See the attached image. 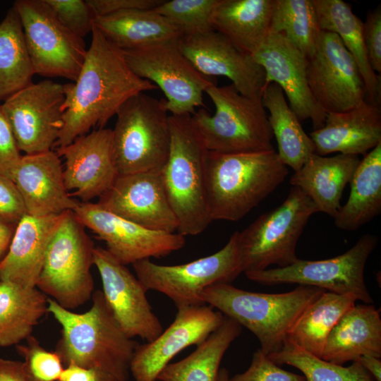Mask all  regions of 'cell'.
Listing matches in <instances>:
<instances>
[{
  "label": "cell",
  "mask_w": 381,
  "mask_h": 381,
  "mask_svg": "<svg viewBox=\"0 0 381 381\" xmlns=\"http://www.w3.org/2000/svg\"><path fill=\"white\" fill-rule=\"evenodd\" d=\"M64 85L44 80L13 93L1 104L20 151L52 150L63 126Z\"/></svg>",
  "instance_id": "obj_14"
},
{
  "label": "cell",
  "mask_w": 381,
  "mask_h": 381,
  "mask_svg": "<svg viewBox=\"0 0 381 381\" xmlns=\"http://www.w3.org/2000/svg\"><path fill=\"white\" fill-rule=\"evenodd\" d=\"M58 381H116L109 374L97 368H83L75 364L65 366Z\"/></svg>",
  "instance_id": "obj_47"
},
{
  "label": "cell",
  "mask_w": 381,
  "mask_h": 381,
  "mask_svg": "<svg viewBox=\"0 0 381 381\" xmlns=\"http://www.w3.org/2000/svg\"><path fill=\"white\" fill-rule=\"evenodd\" d=\"M267 356L277 365L296 368L303 373L306 381H344L349 373V366L326 361L287 339L280 350Z\"/></svg>",
  "instance_id": "obj_39"
},
{
  "label": "cell",
  "mask_w": 381,
  "mask_h": 381,
  "mask_svg": "<svg viewBox=\"0 0 381 381\" xmlns=\"http://www.w3.org/2000/svg\"><path fill=\"white\" fill-rule=\"evenodd\" d=\"M171 142L161 176L170 205L179 223L177 233L195 236L212 222L206 188L207 149L191 115L169 117Z\"/></svg>",
  "instance_id": "obj_5"
},
{
  "label": "cell",
  "mask_w": 381,
  "mask_h": 381,
  "mask_svg": "<svg viewBox=\"0 0 381 381\" xmlns=\"http://www.w3.org/2000/svg\"><path fill=\"white\" fill-rule=\"evenodd\" d=\"M179 38L123 51L131 71L163 91L168 111L172 115H192L195 107L205 106L203 93L207 87L217 83L214 78L200 73L183 54Z\"/></svg>",
  "instance_id": "obj_12"
},
{
  "label": "cell",
  "mask_w": 381,
  "mask_h": 381,
  "mask_svg": "<svg viewBox=\"0 0 381 381\" xmlns=\"http://www.w3.org/2000/svg\"><path fill=\"white\" fill-rule=\"evenodd\" d=\"M205 93L215 106L210 114L200 109L191 115L208 151L236 153L274 150L272 132L261 98L241 95L231 84H212Z\"/></svg>",
  "instance_id": "obj_6"
},
{
  "label": "cell",
  "mask_w": 381,
  "mask_h": 381,
  "mask_svg": "<svg viewBox=\"0 0 381 381\" xmlns=\"http://www.w3.org/2000/svg\"><path fill=\"white\" fill-rule=\"evenodd\" d=\"M183 54L202 74L212 78H228L243 95L262 98L266 85L263 68L253 56L236 47L214 30L181 36L179 39Z\"/></svg>",
  "instance_id": "obj_20"
},
{
  "label": "cell",
  "mask_w": 381,
  "mask_h": 381,
  "mask_svg": "<svg viewBox=\"0 0 381 381\" xmlns=\"http://www.w3.org/2000/svg\"><path fill=\"white\" fill-rule=\"evenodd\" d=\"M94 26L123 51L181 37V32L153 10H133L96 17Z\"/></svg>",
  "instance_id": "obj_30"
},
{
  "label": "cell",
  "mask_w": 381,
  "mask_h": 381,
  "mask_svg": "<svg viewBox=\"0 0 381 381\" xmlns=\"http://www.w3.org/2000/svg\"><path fill=\"white\" fill-rule=\"evenodd\" d=\"M165 99L145 92L125 102L112 130V154L118 174L161 171L170 149Z\"/></svg>",
  "instance_id": "obj_7"
},
{
  "label": "cell",
  "mask_w": 381,
  "mask_h": 381,
  "mask_svg": "<svg viewBox=\"0 0 381 381\" xmlns=\"http://www.w3.org/2000/svg\"><path fill=\"white\" fill-rule=\"evenodd\" d=\"M105 210L145 228L176 233L179 223L161 171L118 174L97 202Z\"/></svg>",
  "instance_id": "obj_19"
},
{
  "label": "cell",
  "mask_w": 381,
  "mask_h": 381,
  "mask_svg": "<svg viewBox=\"0 0 381 381\" xmlns=\"http://www.w3.org/2000/svg\"><path fill=\"white\" fill-rule=\"evenodd\" d=\"M59 21L77 36L91 33L96 18L84 0H44Z\"/></svg>",
  "instance_id": "obj_41"
},
{
  "label": "cell",
  "mask_w": 381,
  "mask_h": 381,
  "mask_svg": "<svg viewBox=\"0 0 381 381\" xmlns=\"http://www.w3.org/2000/svg\"><path fill=\"white\" fill-rule=\"evenodd\" d=\"M322 30L336 34L353 57L364 81L366 99L380 104L381 83L371 68L363 42V22L341 0H313Z\"/></svg>",
  "instance_id": "obj_29"
},
{
  "label": "cell",
  "mask_w": 381,
  "mask_h": 381,
  "mask_svg": "<svg viewBox=\"0 0 381 381\" xmlns=\"http://www.w3.org/2000/svg\"><path fill=\"white\" fill-rule=\"evenodd\" d=\"M81 70L74 83L64 85L63 126L54 147L71 144L95 126L104 128L131 97L156 90L128 66L124 52L95 26Z\"/></svg>",
  "instance_id": "obj_1"
},
{
  "label": "cell",
  "mask_w": 381,
  "mask_h": 381,
  "mask_svg": "<svg viewBox=\"0 0 381 381\" xmlns=\"http://www.w3.org/2000/svg\"><path fill=\"white\" fill-rule=\"evenodd\" d=\"M22 155L0 104V175L13 180Z\"/></svg>",
  "instance_id": "obj_44"
},
{
  "label": "cell",
  "mask_w": 381,
  "mask_h": 381,
  "mask_svg": "<svg viewBox=\"0 0 381 381\" xmlns=\"http://www.w3.org/2000/svg\"><path fill=\"white\" fill-rule=\"evenodd\" d=\"M0 381H25L22 361L0 358Z\"/></svg>",
  "instance_id": "obj_48"
},
{
  "label": "cell",
  "mask_w": 381,
  "mask_h": 381,
  "mask_svg": "<svg viewBox=\"0 0 381 381\" xmlns=\"http://www.w3.org/2000/svg\"><path fill=\"white\" fill-rule=\"evenodd\" d=\"M344 381H373V379L358 361H354L349 366V373Z\"/></svg>",
  "instance_id": "obj_51"
},
{
  "label": "cell",
  "mask_w": 381,
  "mask_h": 381,
  "mask_svg": "<svg viewBox=\"0 0 381 381\" xmlns=\"http://www.w3.org/2000/svg\"><path fill=\"white\" fill-rule=\"evenodd\" d=\"M274 0H219L212 28L236 47L252 56L270 33Z\"/></svg>",
  "instance_id": "obj_28"
},
{
  "label": "cell",
  "mask_w": 381,
  "mask_h": 381,
  "mask_svg": "<svg viewBox=\"0 0 381 381\" xmlns=\"http://www.w3.org/2000/svg\"><path fill=\"white\" fill-rule=\"evenodd\" d=\"M35 74L75 81L87 49L83 38L66 28L44 0L13 3Z\"/></svg>",
  "instance_id": "obj_13"
},
{
  "label": "cell",
  "mask_w": 381,
  "mask_h": 381,
  "mask_svg": "<svg viewBox=\"0 0 381 381\" xmlns=\"http://www.w3.org/2000/svg\"><path fill=\"white\" fill-rule=\"evenodd\" d=\"M93 262L101 277L104 298L126 334L146 342L156 339L163 327L141 282L106 248L95 247Z\"/></svg>",
  "instance_id": "obj_17"
},
{
  "label": "cell",
  "mask_w": 381,
  "mask_h": 381,
  "mask_svg": "<svg viewBox=\"0 0 381 381\" xmlns=\"http://www.w3.org/2000/svg\"><path fill=\"white\" fill-rule=\"evenodd\" d=\"M90 308L77 313L48 297V313L61 326L55 352L64 365L97 368L116 381H127L138 342L121 329L102 291H95Z\"/></svg>",
  "instance_id": "obj_2"
},
{
  "label": "cell",
  "mask_w": 381,
  "mask_h": 381,
  "mask_svg": "<svg viewBox=\"0 0 381 381\" xmlns=\"http://www.w3.org/2000/svg\"><path fill=\"white\" fill-rule=\"evenodd\" d=\"M318 212L301 189L292 186L284 202L258 217L238 239L243 272L261 271L270 265L284 267L296 262L298 241L309 219Z\"/></svg>",
  "instance_id": "obj_9"
},
{
  "label": "cell",
  "mask_w": 381,
  "mask_h": 381,
  "mask_svg": "<svg viewBox=\"0 0 381 381\" xmlns=\"http://www.w3.org/2000/svg\"><path fill=\"white\" fill-rule=\"evenodd\" d=\"M34 75L23 27L13 6L0 23V101L32 83Z\"/></svg>",
  "instance_id": "obj_36"
},
{
  "label": "cell",
  "mask_w": 381,
  "mask_h": 381,
  "mask_svg": "<svg viewBox=\"0 0 381 381\" xmlns=\"http://www.w3.org/2000/svg\"><path fill=\"white\" fill-rule=\"evenodd\" d=\"M177 309L173 322L156 339L138 345L130 366L135 381H157L176 355L189 346L199 345L224 320L221 312L207 305Z\"/></svg>",
  "instance_id": "obj_18"
},
{
  "label": "cell",
  "mask_w": 381,
  "mask_h": 381,
  "mask_svg": "<svg viewBox=\"0 0 381 381\" xmlns=\"http://www.w3.org/2000/svg\"><path fill=\"white\" fill-rule=\"evenodd\" d=\"M235 231L217 252L193 261L176 265L156 264L144 259L133 264L137 278L145 289L168 296L177 308L206 305L202 291L217 284H231L243 272Z\"/></svg>",
  "instance_id": "obj_10"
},
{
  "label": "cell",
  "mask_w": 381,
  "mask_h": 381,
  "mask_svg": "<svg viewBox=\"0 0 381 381\" xmlns=\"http://www.w3.org/2000/svg\"><path fill=\"white\" fill-rule=\"evenodd\" d=\"M361 159L358 155L313 154L290 178L292 186L301 189L321 212L334 217L341 207V198Z\"/></svg>",
  "instance_id": "obj_26"
},
{
  "label": "cell",
  "mask_w": 381,
  "mask_h": 381,
  "mask_svg": "<svg viewBox=\"0 0 381 381\" xmlns=\"http://www.w3.org/2000/svg\"><path fill=\"white\" fill-rule=\"evenodd\" d=\"M363 42L372 69L381 73V8L368 11L363 22Z\"/></svg>",
  "instance_id": "obj_45"
},
{
  "label": "cell",
  "mask_w": 381,
  "mask_h": 381,
  "mask_svg": "<svg viewBox=\"0 0 381 381\" xmlns=\"http://www.w3.org/2000/svg\"><path fill=\"white\" fill-rule=\"evenodd\" d=\"M229 381H306L303 375L279 368L260 349L256 350L249 368L243 373L229 377Z\"/></svg>",
  "instance_id": "obj_42"
},
{
  "label": "cell",
  "mask_w": 381,
  "mask_h": 381,
  "mask_svg": "<svg viewBox=\"0 0 381 381\" xmlns=\"http://www.w3.org/2000/svg\"><path fill=\"white\" fill-rule=\"evenodd\" d=\"M78 220L106 243V250L123 265L162 258L182 248L185 236L154 231L121 217L97 202H79L73 210Z\"/></svg>",
  "instance_id": "obj_16"
},
{
  "label": "cell",
  "mask_w": 381,
  "mask_h": 381,
  "mask_svg": "<svg viewBox=\"0 0 381 381\" xmlns=\"http://www.w3.org/2000/svg\"><path fill=\"white\" fill-rule=\"evenodd\" d=\"M349 183L348 200L334 217L344 231L357 230L381 212V143L361 159Z\"/></svg>",
  "instance_id": "obj_31"
},
{
  "label": "cell",
  "mask_w": 381,
  "mask_h": 381,
  "mask_svg": "<svg viewBox=\"0 0 381 381\" xmlns=\"http://www.w3.org/2000/svg\"><path fill=\"white\" fill-rule=\"evenodd\" d=\"M85 228L73 211L62 214L36 285L49 298L71 310L84 305L95 291L90 268L95 246Z\"/></svg>",
  "instance_id": "obj_8"
},
{
  "label": "cell",
  "mask_w": 381,
  "mask_h": 381,
  "mask_svg": "<svg viewBox=\"0 0 381 381\" xmlns=\"http://www.w3.org/2000/svg\"><path fill=\"white\" fill-rule=\"evenodd\" d=\"M229 377L228 370L224 368H220L217 381H229Z\"/></svg>",
  "instance_id": "obj_52"
},
{
  "label": "cell",
  "mask_w": 381,
  "mask_h": 381,
  "mask_svg": "<svg viewBox=\"0 0 381 381\" xmlns=\"http://www.w3.org/2000/svg\"><path fill=\"white\" fill-rule=\"evenodd\" d=\"M13 181L29 215H59L78 205L65 187L61 161L53 150L22 155Z\"/></svg>",
  "instance_id": "obj_23"
},
{
  "label": "cell",
  "mask_w": 381,
  "mask_h": 381,
  "mask_svg": "<svg viewBox=\"0 0 381 381\" xmlns=\"http://www.w3.org/2000/svg\"><path fill=\"white\" fill-rule=\"evenodd\" d=\"M363 368L370 373L376 381H381V361L380 358L371 355H364L357 361Z\"/></svg>",
  "instance_id": "obj_49"
},
{
  "label": "cell",
  "mask_w": 381,
  "mask_h": 381,
  "mask_svg": "<svg viewBox=\"0 0 381 381\" xmlns=\"http://www.w3.org/2000/svg\"><path fill=\"white\" fill-rule=\"evenodd\" d=\"M325 291L299 285L285 293L267 294L217 284L202 291V299L249 329L258 339L260 349L269 355L280 350L298 318Z\"/></svg>",
  "instance_id": "obj_4"
},
{
  "label": "cell",
  "mask_w": 381,
  "mask_h": 381,
  "mask_svg": "<svg viewBox=\"0 0 381 381\" xmlns=\"http://www.w3.org/2000/svg\"><path fill=\"white\" fill-rule=\"evenodd\" d=\"M357 301L353 294L325 291L303 312L286 339L321 358L329 332Z\"/></svg>",
  "instance_id": "obj_35"
},
{
  "label": "cell",
  "mask_w": 381,
  "mask_h": 381,
  "mask_svg": "<svg viewBox=\"0 0 381 381\" xmlns=\"http://www.w3.org/2000/svg\"><path fill=\"white\" fill-rule=\"evenodd\" d=\"M307 59L310 89L326 113L346 111L366 100L359 68L336 34L322 30L315 51Z\"/></svg>",
  "instance_id": "obj_15"
},
{
  "label": "cell",
  "mask_w": 381,
  "mask_h": 381,
  "mask_svg": "<svg viewBox=\"0 0 381 381\" xmlns=\"http://www.w3.org/2000/svg\"><path fill=\"white\" fill-rule=\"evenodd\" d=\"M96 17L133 10H152L164 0H86Z\"/></svg>",
  "instance_id": "obj_46"
},
{
  "label": "cell",
  "mask_w": 381,
  "mask_h": 381,
  "mask_svg": "<svg viewBox=\"0 0 381 381\" xmlns=\"http://www.w3.org/2000/svg\"><path fill=\"white\" fill-rule=\"evenodd\" d=\"M309 135L319 155H365L381 143L380 104L366 99L348 111L326 113L324 126Z\"/></svg>",
  "instance_id": "obj_24"
},
{
  "label": "cell",
  "mask_w": 381,
  "mask_h": 381,
  "mask_svg": "<svg viewBox=\"0 0 381 381\" xmlns=\"http://www.w3.org/2000/svg\"><path fill=\"white\" fill-rule=\"evenodd\" d=\"M65 159L66 190L83 202L101 197L113 184L118 173L112 154V130L99 128L81 135L71 144L57 147Z\"/></svg>",
  "instance_id": "obj_22"
},
{
  "label": "cell",
  "mask_w": 381,
  "mask_h": 381,
  "mask_svg": "<svg viewBox=\"0 0 381 381\" xmlns=\"http://www.w3.org/2000/svg\"><path fill=\"white\" fill-rule=\"evenodd\" d=\"M263 68L266 85H278L300 121L310 119L314 130L324 126L326 112L313 97L307 79L308 59L284 35L270 33L253 56Z\"/></svg>",
  "instance_id": "obj_21"
},
{
  "label": "cell",
  "mask_w": 381,
  "mask_h": 381,
  "mask_svg": "<svg viewBox=\"0 0 381 381\" xmlns=\"http://www.w3.org/2000/svg\"><path fill=\"white\" fill-rule=\"evenodd\" d=\"M62 214L23 216L16 227L8 251L0 264V281L11 282L26 288L36 287L48 246Z\"/></svg>",
  "instance_id": "obj_25"
},
{
  "label": "cell",
  "mask_w": 381,
  "mask_h": 381,
  "mask_svg": "<svg viewBox=\"0 0 381 381\" xmlns=\"http://www.w3.org/2000/svg\"><path fill=\"white\" fill-rule=\"evenodd\" d=\"M262 103L269 112V123L277 143L282 162L294 171L299 170L315 153V145L290 108L281 87L271 83L265 85Z\"/></svg>",
  "instance_id": "obj_32"
},
{
  "label": "cell",
  "mask_w": 381,
  "mask_h": 381,
  "mask_svg": "<svg viewBox=\"0 0 381 381\" xmlns=\"http://www.w3.org/2000/svg\"><path fill=\"white\" fill-rule=\"evenodd\" d=\"M48 313V297L37 287L0 281V347L19 344Z\"/></svg>",
  "instance_id": "obj_33"
},
{
  "label": "cell",
  "mask_w": 381,
  "mask_h": 381,
  "mask_svg": "<svg viewBox=\"0 0 381 381\" xmlns=\"http://www.w3.org/2000/svg\"><path fill=\"white\" fill-rule=\"evenodd\" d=\"M26 214L23 198L13 181L0 175V224L16 227Z\"/></svg>",
  "instance_id": "obj_43"
},
{
  "label": "cell",
  "mask_w": 381,
  "mask_h": 381,
  "mask_svg": "<svg viewBox=\"0 0 381 381\" xmlns=\"http://www.w3.org/2000/svg\"><path fill=\"white\" fill-rule=\"evenodd\" d=\"M364 355L381 357L380 310L372 304H355L329 332L321 358L343 365Z\"/></svg>",
  "instance_id": "obj_27"
},
{
  "label": "cell",
  "mask_w": 381,
  "mask_h": 381,
  "mask_svg": "<svg viewBox=\"0 0 381 381\" xmlns=\"http://www.w3.org/2000/svg\"><path fill=\"white\" fill-rule=\"evenodd\" d=\"M321 32L313 0H274L270 33L284 35L306 58L315 51Z\"/></svg>",
  "instance_id": "obj_37"
},
{
  "label": "cell",
  "mask_w": 381,
  "mask_h": 381,
  "mask_svg": "<svg viewBox=\"0 0 381 381\" xmlns=\"http://www.w3.org/2000/svg\"><path fill=\"white\" fill-rule=\"evenodd\" d=\"M378 243L373 234L362 236L345 253L329 259H298L284 267L246 272L250 280L263 285L297 284L325 289L337 294H353L358 301L373 303L364 279L366 262Z\"/></svg>",
  "instance_id": "obj_11"
},
{
  "label": "cell",
  "mask_w": 381,
  "mask_h": 381,
  "mask_svg": "<svg viewBox=\"0 0 381 381\" xmlns=\"http://www.w3.org/2000/svg\"><path fill=\"white\" fill-rule=\"evenodd\" d=\"M242 327L224 315L221 325L185 358L167 364L157 377L159 381H217L222 359Z\"/></svg>",
  "instance_id": "obj_34"
},
{
  "label": "cell",
  "mask_w": 381,
  "mask_h": 381,
  "mask_svg": "<svg viewBox=\"0 0 381 381\" xmlns=\"http://www.w3.org/2000/svg\"><path fill=\"white\" fill-rule=\"evenodd\" d=\"M26 341V344L16 345L24 359L22 365L25 381H58L64 368L59 355L42 347L32 335Z\"/></svg>",
  "instance_id": "obj_40"
},
{
  "label": "cell",
  "mask_w": 381,
  "mask_h": 381,
  "mask_svg": "<svg viewBox=\"0 0 381 381\" xmlns=\"http://www.w3.org/2000/svg\"><path fill=\"white\" fill-rule=\"evenodd\" d=\"M15 229V226L0 224V264L8 251Z\"/></svg>",
  "instance_id": "obj_50"
},
{
  "label": "cell",
  "mask_w": 381,
  "mask_h": 381,
  "mask_svg": "<svg viewBox=\"0 0 381 381\" xmlns=\"http://www.w3.org/2000/svg\"><path fill=\"white\" fill-rule=\"evenodd\" d=\"M219 0L164 1L152 9L174 25L182 35H193L214 30L213 13Z\"/></svg>",
  "instance_id": "obj_38"
},
{
  "label": "cell",
  "mask_w": 381,
  "mask_h": 381,
  "mask_svg": "<svg viewBox=\"0 0 381 381\" xmlns=\"http://www.w3.org/2000/svg\"><path fill=\"white\" fill-rule=\"evenodd\" d=\"M288 174V167L274 150L236 153L208 151L206 188L212 220H240Z\"/></svg>",
  "instance_id": "obj_3"
}]
</instances>
